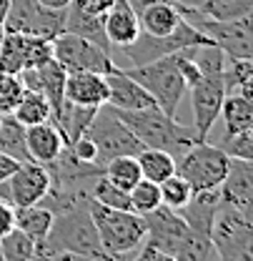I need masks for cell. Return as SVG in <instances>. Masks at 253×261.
<instances>
[{"instance_id":"1","label":"cell","mask_w":253,"mask_h":261,"mask_svg":"<svg viewBox=\"0 0 253 261\" xmlns=\"http://www.w3.org/2000/svg\"><path fill=\"white\" fill-rule=\"evenodd\" d=\"M193 58L201 68V78L190 83V111H193V130L201 141H208V133L213 128L221 103L226 98V86H223V65H226V53L218 45H195Z\"/></svg>"},{"instance_id":"2","label":"cell","mask_w":253,"mask_h":261,"mask_svg":"<svg viewBox=\"0 0 253 261\" xmlns=\"http://www.w3.org/2000/svg\"><path fill=\"white\" fill-rule=\"evenodd\" d=\"M88 201L75 203V206H68L63 211L53 214V226H50L45 241L40 246H48L53 251L73 254L78 259L116 261L103 249V244H100L98 228H95L93 219H91V211H88Z\"/></svg>"},{"instance_id":"3","label":"cell","mask_w":253,"mask_h":261,"mask_svg":"<svg viewBox=\"0 0 253 261\" xmlns=\"http://www.w3.org/2000/svg\"><path fill=\"white\" fill-rule=\"evenodd\" d=\"M116 113H118V118L126 123L128 128L135 133V138L146 148L168 151L173 159H178L190 143L201 141L195 136L193 126L178 123L176 116L163 113L158 106H146V108H138V111H116Z\"/></svg>"},{"instance_id":"4","label":"cell","mask_w":253,"mask_h":261,"mask_svg":"<svg viewBox=\"0 0 253 261\" xmlns=\"http://www.w3.org/2000/svg\"><path fill=\"white\" fill-rule=\"evenodd\" d=\"M88 211L93 219L103 249L118 259L130 256L146 239V219L138 211H121V208H108L98 201H88Z\"/></svg>"},{"instance_id":"5","label":"cell","mask_w":253,"mask_h":261,"mask_svg":"<svg viewBox=\"0 0 253 261\" xmlns=\"http://www.w3.org/2000/svg\"><path fill=\"white\" fill-rule=\"evenodd\" d=\"M176 53L163 56V58L151 61V63L123 68L133 81H138L151 93L153 103L158 106L163 113H168V116H176L178 113V103H181V98L186 96V88H188L186 81H183V75H181V70H178Z\"/></svg>"},{"instance_id":"6","label":"cell","mask_w":253,"mask_h":261,"mask_svg":"<svg viewBox=\"0 0 253 261\" xmlns=\"http://www.w3.org/2000/svg\"><path fill=\"white\" fill-rule=\"evenodd\" d=\"M211 244L218 261H253V216L221 201L211 226Z\"/></svg>"},{"instance_id":"7","label":"cell","mask_w":253,"mask_h":261,"mask_svg":"<svg viewBox=\"0 0 253 261\" xmlns=\"http://www.w3.org/2000/svg\"><path fill=\"white\" fill-rule=\"evenodd\" d=\"M176 8L193 28H198L213 45L221 48L226 58H253L251 15L236 18V20H213L198 13L195 8H183V5H176Z\"/></svg>"},{"instance_id":"8","label":"cell","mask_w":253,"mask_h":261,"mask_svg":"<svg viewBox=\"0 0 253 261\" xmlns=\"http://www.w3.org/2000/svg\"><path fill=\"white\" fill-rule=\"evenodd\" d=\"M228 156L208 141H195L176 159V173L190 186V191L218 189L228 171Z\"/></svg>"},{"instance_id":"9","label":"cell","mask_w":253,"mask_h":261,"mask_svg":"<svg viewBox=\"0 0 253 261\" xmlns=\"http://www.w3.org/2000/svg\"><path fill=\"white\" fill-rule=\"evenodd\" d=\"M83 136H88L95 143L100 166H105L110 159H118V156H138L146 148L135 138V133L118 118V113L110 106H105V103L95 111L93 121L88 123Z\"/></svg>"},{"instance_id":"10","label":"cell","mask_w":253,"mask_h":261,"mask_svg":"<svg viewBox=\"0 0 253 261\" xmlns=\"http://www.w3.org/2000/svg\"><path fill=\"white\" fill-rule=\"evenodd\" d=\"M211 40L198 31L193 28L188 20L183 18L176 31L168 33V35H148V33H138V38L121 48L123 58L128 63L121 65V68H128V65H143V63H151V61H158L163 56H171L176 50H183V48H193V45H208Z\"/></svg>"},{"instance_id":"11","label":"cell","mask_w":253,"mask_h":261,"mask_svg":"<svg viewBox=\"0 0 253 261\" xmlns=\"http://www.w3.org/2000/svg\"><path fill=\"white\" fill-rule=\"evenodd\" d=\"M3 31L40 35L53 40L58 33L65 31V10H48L38 0H10Z\"/></svg>"},{"instance_id":"12","label":"cell","mask_w":253,"mask_h":261,"mask_svg":"<svg viewBox=\"0 0 253 261\" xmlns=\"http://www.w3.org/2000/svg\"><path fill=\"white\" fill-rule=\"evenodd\" d=\"M53 58L63 65L65 73L70 70H91V73H108L113 68L110 53H105L93 40L75 35L70 31L58 33L53 40Z\"/></svg>"},{"instance_id":"13","label":"cell","mask_w":253,"mask_h":261,"mask_svg":"<svg viewBox=\"0 0 253 261\" xmlns=\"http://www.w3.org/2000/svg\"><path fill=\"white\" fill-rule=\"evenodd\" d=\"M50 171L48 166L35 161H23L8 181L0 184V198L13 203L15 208L35 206L43 201V196L50 189Z\"/></svg>"},{"instance_id":"14","label":"cell","mask_w":253,"mask_h":261,"mask_svg":"<svg viewBox=\"0 0 253 261\" xmlns=\"http://www.w3.org/2000/svg\"><path fill=\"white\" fill-rule=\"evenodd\" d=\"M116 0H70L65 8V31L83 35L100 45L105 53H110V43L105 38V15L113 8Z\"/></svg>"},{"instance_id":"15","label":"cell","mask_w":253,"mask_h":261,"mask_svg":"<svg viewBox=\"0 0 253 261\" xmlns=\"http://www.w3.org/2000/svg\"><path fill=\"white\" fill-rule=\"evenodd\" d=\"M143 219H146V239L143 241L148 246L158 249V251L171 254V256L178 251V246L186 241V236L190 233L186 219L178 211H173V208H168L163 203L158 208L143 214Z\"/></svg>"},{"instance_id":"16","label":"cell","mask_w":253,"mask_h":261,"mask_svg":"<svg viewBox=\"0 0 253 261\" xmlns=\"http://www.w3.org/2000/svg\"><path fill=\"white\" fill-rule=\"evenodd\" d=\"M105 83H108L105 106H110L116 111H138V108H146V106H156L151 93L118 65H113L105 73Z\"/></svg>"},{"instance_id":"17","label":"cell","mask_w":253,"mask_h":261,"mask_svg":"<svg viewBox=\"0 0 253 261\" xmlns=\"http://www.w3.org/2000/svg\"><path fill=\"white\" fill-rule=\"evenodd\" d=\"M218 191H221V201L253 216V163L231 159Z\"/></svg>"},{"instance_id":"18","label":"cell","mask_w":253,"mask_h":261,"mask_svg":"<svg viewBox=\"0 0 253 261\" xmlns=\"http://www.w3.org/2000/svg\"><path fill=\"white\" fill-rule=\"evenodd\" d=\"M65 100L78 106H103L108 100V83L105 73L91 70H70L65 73Z\"/></svg>"},{"instance_id":"19","label":"cell","mask_w":253,"mask_h":261,"mask_svg":"<svg viewBox=\"0 0 253 261\" xmlns=\"http://www.w3.org/2000/svg\"><path fill=\"white\" fill-rule=\"evenodd\" d=\"M65 148L63 133L58 130L55 123H35L25 128V151H28V161L50 166L61 156V151Z\"/></svg>"},{"instance_id":"20","label":"cell","mask_w":253,"mask_h":261,"mask_svg":"<svg viewBox=\"0 0 253 261\" xmlns=\"http://www.w3.org/2000/svg\"><path fill=\"white\" fill-rule=\"evenodd\" d=\"M103 28H105V38H108L110 48H126L140 33L138 13L128 5V0H116L113 8L105 15V25Z\"/></svg>"},{"instance_id":"21","label":"cell","mask_w":253,"mask_h":261,"mask_svg":"<svg viewBox=\"0 0 253 261\" xmlns=\"http://www.w3.org/2000/svg\"><path fill=\"white\" fill-rule=\"evenodd\" d=\"M218 206H221V191L218 189H208V191H195L190 196L188 203L183 208H178V214L186 219V224L193 231L211 236V226H213Z\"/></svg>"},{"instance_id":"22","label":"cell","mask_w":253,"mask_h":261,"mask_svg":"<svg viewBox=\"0 0 253 261\" xmlns=\"http://www.w3.org/2000/svg\"><path fill=\"white\" fill-rule=\"evenodd\" d=\"M181 20H183V15L178 13L176 3H153L143 13H138L140 31L148 35H168L176 31V25Z\"/></svg>"},{"instance_id":"23","label":"cell","mask_w":253,"mask_h":261,"mask_svg":"<svg viewBox=\"0 0 253 261\" xmlns=\"http://www.w3.org/2000/svg\"><path fill=\"white\" fill-rule=\"evenodd\" d=\"M218 116L226 123V136L253 128V98L241 93H226Z\"/></svg>"},{"instance_id":"24","label":"cell","mask_w":253,"mask_h":261,"mask_svg":"<svg viewBox=\"0 0 253 261\" xmlns=\"http://www.w3.org/2000/svg\"><path fill=\"white\" fill-rule=\"evenodd\" d=\"M50 226H53V211H48L45 206L35 203V206H25V208H15V228L28 233L35 241V246H40L45 241Z\"/></svg>"},{"instance_id":"25","label":"cell","mask_w":253,"mask_h":261,"mask_svg":"<svg viewBox=\"0 0 253 261\" xmlns=\"http://www.w3.org/2000/svg\"><path fill=\"white\" fill-rule=\"evenodd\" d=\"M223 86L226 93H241L253 98V58H226Z\"/></svg>"},{"instance_id":"26","label":"cell","mask_w":253,"mask_h":261,"mask_svg":"<svg viewBox=\"0 0 253 261\" xmlns=\"http://www.w3.org/2000/svg\"><path fill=\"white\" fill-rule=\"evenodd\" d=\"M135 159H138V166H140V176L153 181V184H160V181H165L168 176L176 173V159L168 151L143 148Z\"/></svg>"},{"instance_id":"27","label":"cell","mask_w":253,"mask_h":261,"mask_svg":"<svg viewBox=\"0 0 253 261\" xmlns=\"http://www.w3.org/2000/svg\"><path fill=\"white\" fill-rule=\"evenodd\" d=\"M13 116H15V121H20L28 128V126H35V123H48L53 118V111H50V103H48V98L43 93L25 91L23 98L18 100Z\"/></svg>"},{"instance_id":"28","label":"cell","mask_w":253,"mask_h":261,"mask_svg":"<svg viewBox=\"0 0 253 261\" xmlns=\"http://www.w3.org/2000/svg\"><path fill=\"white\" fill-rule=\"evenodd\" d=\"M0 151L13 156L15 161H28L25 151V126L15 121V116H0Z\"/></svg>"},{"instance_id":"29","label":"cell","mask_w":253,"mask_h":261,"mask_svg":"<svg viewBox=\"0 0 253 261\" xmlns=\"http://www.w3.org/2000/svg\"><path fill=\"white\" fill-rule=\"evenodd\" d=\"M25 40H28V35H23V33L3 31V40H0V70L18 75L25 68Z\"/></svg>"},{"instance_id":"30","label":"cell","mask_w":253,"mask_h":261,"mask_svg":"<svg viewBox=\"0 0 253 261\" xmlns=\"http://www.w3.org/2000/svg\"><path fill=\"white\" fill-rule=\"evenodd\" d=\"M103 176H105L110 184H116V186H121V189H126V191H130V189L143 178L135 156H118V159H110V161L103 166Z\"/></svg>"},{"instance_id":"31","label":"cell","mask_w":253,"mask_h":261,"mask_svg":"<svg viewBox=\"0 0 253 261\" xmlns=\"http://www.w3.org/2000/svg\"><path fill=\"white\" fill-rule=\"evenodd\" d=\"M195 10L213 20H236L251 15L253 0H203Z\"/></svg>"},{"instance_id":"32","label":"cell","mask_w":253,"mask_h":261,"mask_svg":"<svg viewBox=\"0 0 253 261\" xmlns=\"http://www.w3.org/2000/svg\"><path fill=\"white\" fill-rule=\"evenodd\" d=\"M173 259L176 261H218V256H216V249L211 244V236L198 233V231L190 228V233L186 236V241L178 246Z\"/></svg>"},{"instance_id":"33","label":"cell","mask_w":253,"mask_h":261,"mask_svg":"<svg viewBox=\"0 0 253 261\" xmlns=\"http://www.w3.org/2000/svg\"><path fill=\"white\" fill-rule=\"evenodd\" d=\"M0 254L3 261H31L35 254V241L20 228H13L0 236Z\"/></svg>"},{"instance_id":"34","label":"cell","mask_w":253,"mask_h":261,"mask_svg":"<svg viewBox=\"0 0 253 261\" xmlns=\"http://www.w3.org/2000/svg\"><path fill=\"white\" fill-rule=\"evenodd\" d=\"M91 196H93V201L103 203V206H108V208L133 211L130 194H128L126 189H121V186L110 184L105 176H100V178H95V181H93V186H91Z\"/></svg>"},{"instance_id":"35","label":"cell","mask_w":253,"mask_h":261,"mask_svg":"<svg viewBox=\"0 0 253 261\" xmlns=\"http://www.w3.org/2000/svg\"><path fill=\"white\" fill-rule=\"evenodd\" d=\"M158 189H160V203L168 206V208H173V211L183 208L190 201V196H193L190 186L178 173H173V176H168L165 181H160Z\"/></svg>"},{"instance_id":"36","label":"cell","mask_w":253,"mask_h":261,"mask_svg":"<svg viewBox=\"0 0 253 261\" xmlns=\"http://www.w3.org/2000/svg\"><path fill=\"white\" fill-rule=\"evenodd\" d=\"M128 194H130L133 211H138V214H148V211H153V208L160 206L158 184H153V181H148V178H140Z\"/></svg>"},{"instance_id":"37","label":"cell","mask_w":253,"mask_h":261,"mask_svg":"<svg viewBox=\"0 0 253 261\" xmlns=\"http://www.w3.org/2000/svg\"><path fill=\"white\" fill-rule=\"evenodd\" d=\"M23 93H25V88H23L20 75L0 70V116H10L15 111L18 100L23 98Z\"/></svg>"},{"instance_id":"38","label":"cell","mask_w":253,"mask_h":261,"mask_svg":"<svg viewBox=\"0 0 253 261\" xmlns=\"http://www.w3.org/2000/svg\"><path fill=\"white\" fill-rule=\"evenodd\" d=\"M218 148H221L228 159L253 161V128L238 130V133H233V136H223Z\"/></svg>"},{"instance_id":"39","label":"cell","mask_w":253,"mask_h":261,"mask_svg":"<svg viewBox=\"0 0 253 261\" xmlns=\"http://www.w3.org/2000/svg\"><path fill=\"white\" fill-rule=\"evenodd\" d=\"M31 261H80L73 254H65V251H53L48 246H35V254Z\"/></svg>"},{"instance_id":"40","label":"cell","mask_w":253,"mask_h":261,"mask_svg":"<svg viewBox=\"0 0 253 261\" xmlns=\"http://www.w3.org/2000/svg\"><path fill=\"white\" fill-rule=\"evenodd\" d=\"M15 228V206L0 198V236Z\"/></svg>"},{"instance_id":"41","label":"cell","mask_w":253,"mask_h":261,"mask_svg":"<svg viewBox=\"0 0 253 261\" xmlns=\"http://www.w3.org/2000/svg\"><path fill=\"white\" fill-rule=\"evenodd\" d=\"M130 261H176V259H173L171 254H165V251H158V249L143 244L140 251H138L135 256H130Z\"/></svg>"},{"instance_id":"42","label":"cell","mask_w":253,"mask_h":261,"mask_svg":"<svg viewBox=\"0 0 253 261\" xmlns=\"http://www.w3.org/2000/svg\"><path fill=\"white\" fill-rule=\"evenodd\" d=\"M18 166H20V161H15L13 156H8V153H3V151H0V184H3V181H8Z\"/></svg>"},{"instance_id":"43","label":"cell","mask_w":253,"mask_h":261,"mask_svg":"<svg viewBox=\"0 0 253 261\" xmlns=\"http://www.w3.org/2000/svg\"><path fill=\"white\" fill-rule=\"evenodd\" d=\"M153 3H173V0H128V5L135 10V13H143L148 5H153Z\"/></svg>"},{"instance_id":"44","label":"cell","mask_w":253,"mask_h":261,"mask_svg":"<svg viewBox=\"0 0 253 261\" xmlns=\"http://www.w3.org/2000/svg\"><path fill=\"white\" fill-rule=\"evenodd\" d=\"M43 8H48V10H65L68 5H70V0H38Z\"/></svg>"},{"instance_id":"45","label":"cell","mask_w":253,"mask_h":261,"mask_svg":"<svg viewBox=\"0 0 253 261\" xmlns=\"http://www.w3.org/2000/svg\"><path fill=\"white\" fill-rule=\"evenodd\" d=\"M8 8H10V0H0V25H3V20L8 15Z\"/></svg>"},{"instance_id":"46","label":"cell","mask_w":253,"mask_h":261,"mask_svg":"<svg viewBox=\"0 0 253 261\" xmlns=\"http://www.w3.org/2000/svg\"><path fill=\"white\" fill-rule=\"evenodd\" d=\"M130 256H133V254H130ZM130 256H118L116 261H130Z\"/></svg>"},{"instance_id":"47","label":"cell","mask_w":253,"mask_h":261,"mask_svg":"<svg viewBox=\"0 0 253 261\" xmlns=\"http://www.w3.org/2000/svg\"><path fill=\"white\" fill-rule=\"evenodd\" d=\"M0 40H3V25H0Z\"/></svg>"},{"instance_id":"48","label":"cell","mask_w":253,"mask_h":261,"mask_svg":"<svg viewBox=\"0 0 253 261\" xmlns=\"http://www.w3.org/2000/svg\"><path fill=\"white\" fill-rule=\"evenodd\" d=\"M80 261H91V259H80Z\"/></svg>"},{"instance_id":"49","label":"cell","mask_w":253,"mask_h":261,"mask_svg":"<svg viewBox=\"0 0 253 261\" xmlns=\"http://www.w3.org/2000/svg\"><path fill=\"white\" fill-rule=\"evenodd\" d=\"M0 261H3V254H0Z\"/></svg>"}]
</instances>
